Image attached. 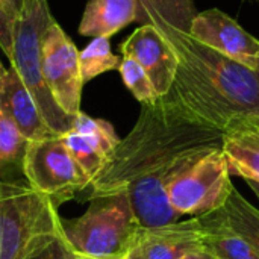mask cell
<instances>
[{"instance_id":"cell-23","label":"cell","mask_w":259,"mask_h":259,"mask_svg":"<svg viewBox=\"0 0 259 259\" xmlns=\"http://www.w3.org/2000/svg\"><path fill=\"white\" fill-rule=\"evenodd\" d=\"M17 18L11 0H0V49L8 58L12 55Z\"/></svg>"},{"instance_id":"cell-5","label":"cell","mask_w":259,"mask_h":259,"mask_svg":"<svg viewBox=\"0 0 259 259\" xmlns=\"http://www.w3.org/2000/svg\"><path fill=\"white\" fill-rule=\"evenodd\" d=\"M53 20L47 0H24L17 18L9 61L33 97L50 131L56 135H64L73 129L74 117L65 114L55 102L41 68L42 35Z\"/></svg>"},{"instance_id":"cell-27","label":"cell","mask_w":259,"mask_h":259,"mask_svg":"<svg viewBox=\"0 0 259 259\" xmlns=\"http://www.w3.org/2000/svg\"><path fill=\"white\" fill-rule=\"evenodd\" d=\"M249 184V187L252 188V191L256 194V197L259 199V182H255V181H246Z\"/></svg>"},{"instance_id":"cell-29","label":"cell","mask_w":259,"mask_h":259,"mask_svg":"<svg viewBox=\"0 0 259 259\" xmlns=\"http://www.w3.org/2000/svg\"><path fill=\"white\" fill-rule=\"evenodd\" d=\"M77 259H124V258H82V256H76Z\"/></svg>"},{"instance_id":"cell-18","label":"cell","mask_w":259,"mask_h":259,"mask_svg":"<svg viewBox=\"0 0 259 259\" xmlns=\"http://www.w3.org/2000/svg\"><path fill=\"white\" fill-rule=\"evenodd\" d=\"M121 58L112 53L111 41L106 36L94 38L82 52H79V67L83 83L106 71L118 70Z\"/></svg>"},{"instance_id":"cell-14","label":"cell","mask_w":259,"mask_h":259,"mask_svg":"<svg viewBox=\"0 0 259 259\" xmlns=\"http://www.w3.org/2000/svg\"><path fill=\"white\" fill-rule=\"evenodd\" d=\"M135 18L137 0H88L79 23V33L111 38Z\"/></svg>"},{"instance_id":"cell-3","label":"cell","mask_w":259,"mask_h":259,"mask_svg":"<svg viewBox=\"0 0 259 259\" xmlns=\"http://www.w3.org/2000/svg\"><path fill=\"white\" fill-rule=\"evenodd\" d=\"M62 235L53 200L27 182H0V259H30Z\"/></svg>"},{"instance_id":"cell-12","label":"cell","mask_w":259,"mask_h":259,"mask_svg":"<svg viewBox=\"0 0 259 259\" xmlns=\"http://www.w3.org/2000/svg\"><path fill=\"white\" fill-rule=\"evenodd\" d=\"M0 108L15 123L26 141H38L56 135L44 121L33 97L12 65L6 68L2 80Z\"/></svg>"},{"instance_id":"cell-4","label":"cell","mask_w":259,"mask_h":259,"mask_svg":"<svg viewBox=\"0 0 259 259\" xmlns=\"http://www.w3.org/2000/svg\"><path fill=\"white\" fill-rule=\"evenodd\" d=\"M140 228L127 193H118L91 197L85 214L62 223V237L76 256L124 258Z\"/></svg>"},{"instance_id":"cell-15","label":"cell","mask_w":259,"mask_h":259,"mask_svg":"<svg viewBox=\"0 0 259 259\" xmlns=\"http://www.w3.org/2000/svg\"><path fill=\"white\" fill-rule=\"evenodd\" d=\"M222 150L231 175L259 182V127L225 134Z\"/></svg>"},{"instance_id":"cell-8","label":"cell","mask_w":259,"mask_h":259,"mask_svg":"<svg viewBox=\"0 0 259 259\" xmlns=\"http://www.w3.org/2000/svg\"><path fill=\"white\" fill-rule=\"evenodd\" d=\"M41 68L55 102L65 114L76 117L80 112L85 85L79 67V50L55 20L42 35Z\"/></svg>"},{"instance_id":"cell-25","label":"cell","mask_w":259,"mask_h":259,"mask_svg":"<svg viewBox=\"0 0 259 259\" xmlns=\"http://www.w3.org/2000/svg\"><path fill=\"white\" fill-rule=\"evenodd\" d=\"M182 259H219L212 252H209L208 249L202 247V249H197V250H193L190 252L188 255H185Z\"/></svg>"},{"instance_id":"cell-10","label":"cell","mask_w":259,"mask_h":259,"mask_svg":"<svg viewBox=\"0 0 259 259\" xmlns=\"http://www.w3.org/2000/svg\"><path fill=\"white\" fill-rule=\"evenodd\" d=\"M190 35L243 65L259 68V39L217 8L197 12Z\"/></svg>"},{"instance_id":"cell-11","label":"cell","mask_w":259,"mask_h":259,"mask_svg":"<svg viewBox=\"0 0 259 259\" xmlns=\"http://www.w3.org/2000/svg\"><path fill=\"white\" fill-rule=\"evenodd\" d=\"M118 49L123 56L135 59L144 68L159 97H164L170 91L179 59L173 47L153 26H140Z\"/></svg>"},{"instance_id":"cell-26","label":"cell","mask_w":259,"mask_h":259,"mask_svg":"<svg viewBox=\"0 0 259 259\" xmlns=\"http://www.w3.org/2000/svg\"><path fill=\"white\" fill-rule=\"evenodd\" d=\"M11 3H12V6H14V11H15L17 17H18V14H20V12H21V9H23L24 0H11Z\"/></svg>"},{"instance_id":"cell-24","label":"cell","mask_w":259,"mask_h":259,"mask_svg":"<svg viewBox=\"0 0 259 259\" xmlns=\"http://www.w3.org/2000/svg\"><path fill=\"white\" fill-rule=\"evenodd\" d=\"M30 259H77L76 255L70 250L68 244L65 243L64 237L61 235L56 241H53L49 247H46L42 252L35 255Z\"/></svg>"},{"instance_id":"cell-21","label":"cell","mask_w":259,"mask_h":259,"mask_svg":"<svg viewBox=\"0 0 259 259\" xmlns=\"http://www.w3.org/2000/svg\"><path fill=\"white\" fill-rule=\"evenodd\" d=\"M120 76L126 85V88L132 93V96L141 102L143 105L153 103L159 99L150 77L144 71V68L132 58L123 56L118 65Z\"/></svg>"},{"instance_id":"cell-7","label":"cell","mask_w":259,"mask_h":259,"mask_svg":"<svg viewBox=\"0 0 259 259\" xmlns=\"http://www.w3.org/2000/svg\"><path fill=\"white\" fill-rule=\"evenodd\" d=\"M21 168L26 182L49 196L56 206L91 185L67 149L62 135L27 141Z\"/></svg>"},{"instance_id":"cell-28","label":"cell","mask_w":259,"mask_h":259,"mask_svg":"<svg viewBox=\"0 0 259 259\" xmlns=\"http://www.w3.org/2000/svg\"><path fill=\"white\" fill-rule=\"evenodd\" d=\"M5 73H6V68L3 67V64H2V61H0V87H2V80H3V77H5Z\"/></svg>"},{"instance_id":"cell-17","label":"cell","mask_w":259,"mask_h":259,"mask_svg":"<svg viewBox=\"0 0 259 259\" xmlns=\"http://www.w3.org/2000/svg\"><path fill=\"white\" fill-rule=\"evenodd\" d=\"M225 222L243 238H246L259 253V209L234 188L228 202L220 209Z\"/></svg>"},{"instance_id":"cell-13","label":"cell","mask_w":259,"mask_h":259,"mask_svg":"<svg viewBox=\"0 0 259 259\" xmlns=\"http://www.w3.org/2000/svg\"><path fill=\"white\" fill-rule=\"evenodd\" d=\"M196 15L194 0H137L135 21L153 26L167 42L178 35H190Z\"/></svg>"},{"instance_id":"cell-9","label":"cell","mask_w":259,"mask_h":259,"mask_svg":"<svg viewBox=\"0 0 259 259\" xmlns=\"http://www.w3.org/2000/svg\"><path fill=\"white\" fill-rule=\"evenodd\" d=\"M205 228L200 217L175 223L140 228L124 259H182L193 250L202 249Z\"/></svg>"},{"instance_id":"cell-6","label":"cell","mask_w":259,"mask_h":259,"mask_svg":"<svg viewBox=\"0 0 259 259\" xmlns=\"http://www.w3.org/2000/svg\"><path fill=\"white\" fill-rule=\"evenodd\" d=\"M234 188L223 150L217 149L181 171L168 184L167 199L179 217H205L220 211Z\"/></svg>"},{"instance_id":"cell-16","label":"cell","mask_w":259,"mask_h":259,"mask_svg":"<svg viewBox=\"0 0 259 259\" xmlns=\"http://www.w3.org/2000/svg\"><path fill=\"white\" fill-rule=\"evenodd\" d=\"M200 219L205 228L203 246L217 258L259 259V253L255 247L225 222L220 211Z\"/></svg>"},{"instance_id":"cell-20","label":"cell","mask_w":259,"mask_h":259,"mask_svg":"<svg viewBox=\"0 0 259 259\" xmlns=\"http://www.w3.org/2000/svg\"><path fill=\"white\" fill-rule=\"evenodd\" d=\"M67 149L76 159V162L80 165L83 173L88 176L90 182H93L99 173L106 165V158L82 135H79L74 131H68L62 135Z\"/></svg>"},{"instance_id":"cell-19","label":"cell","mask_w":259,"mask_h":259,"mask_svg":"<svg viewBox=\"0 0 259 259\" xmlns=\"http://www.w3.org/2000/svg\"><path fill=\"white\" fill-rule=\"evenodd\" d=\"M71 131L85 137L106 159H109V156L115 150L117 144L120 143V138L117 137V134L109 121L90 117L88 114H85L82 111L74 117Z\"/></svg>"},{"instance_id":"cell-30","label":"cell","mask_w":259,"mask_h":259,"mask_svg":"<svg viewBox=\"0 0 259 259\" xmlns=\"http://www.w3.org/2000/svg\"><path fill=\"white\" fill-rule=\"evenodd\" d=\"M0 182H2V179H0Z\"/></svg>"},{"instance_id":"cell-2","label":"cell","mask_w":259,"mask_h":259,"mask_svg":"<svg viewBox=\"0 0 259 259\" xmlns=\"http://www.w3.org/2000/svg\"><path fill=\"white\" fill-rule=\"evenodd\" d=\"M179 59L164 96L190 120L223 134L259 127V68H250L191 35L168 41Z\"/></svg>"},{"instance_id":"cell-22","label":"cell","mask_w":259,"mask_h":259,"mask_svg":"<svg viewBox=\"0 0 259 259\" xmlns=\"http://www.w3.org/2000/svg\"><path fill=\"white\" fill-rule=\"evenodd\" d=\"M26 144L27 141L15 123L0 108V168L12 165L17 161L21 162Z\"/></svg>"},{"instance_id":"cell-1","label":"cell","mask_w":259,"mask_h":259,"mask_svg":"<svg viewBox=\"0 0 259 259\" xmlns=\"http://www.w3.org/2000/svg\"><path fill=\"white\" fill-rule=\"evenodd\" d=\"M223 135L190 120L165 97L143 105L135 126L91 182V197L127 193L143 228L179 222L167 199L168 184L200 156L222 149Z\"/></svg>"}]
</instances>
